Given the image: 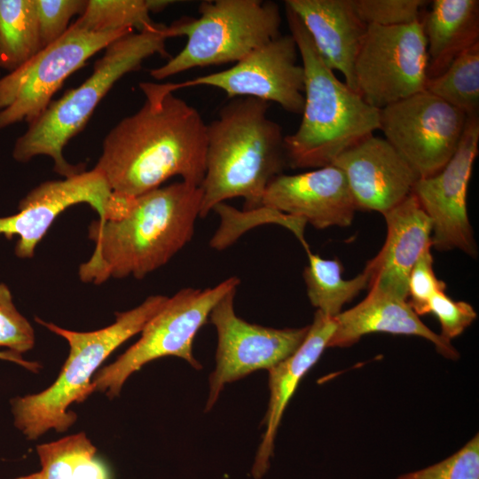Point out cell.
Segmentation results:
<instances>
[{"mask_svg": "<svg viewBox=\"0 0 479 479\" xmlns=\"http://www.w3.org/2000/svg\"><path fill=\"white\" fill-rule=\"evenodd\" d=\"M145 102L105 137L94 169L114 193L137 197L179 176L200 186L206 170L207 124L174 96L172 82H142Z\"/></svg>", "mask_w": 479, "mask_h": 479, "instance_id": "1", "label": "cell"}, {"mask_svg": "<svg viewBox=\"0 0 479 479\" xmlns=\"http://www.w3.org/2000/svg\"><path fill=\"white\" fill-rule=\"evenodd\" d=\"M201 198L200 186L177 182L130 197L117 219L91 222L88 237L95 247L79 267L80 279L95 285L141 279L165 265L192 240Z\"/></svg>", "mask_w": 479, "mask_h": 479, "instance_id": "2", "label": "cell"}, {"mask_svg": "<svg viewBox=\"0 0 479 479\" xmlns=\"http://www.w3.org/2000/svg\"><path fill=\"white\" fill-rule=\"evenodd\" d=\"M270 103L234 98L207 124L206 170L200 217L241 197L244 209L260 207L264 192L287 164L280 126L267 115Z\"/></svg>", "mask_w": 479, "mask_h": 479, "instance_id": "3", "label": "cell"}, {"mask_svg": "<svg viewBox=\"0 0 479 479\" xmlns=\"http://www.w3.org/2000/svg\"><path fill=\"white\" fill-rule=\"evenodd\" d=\"M286 16L304 70V106L297 130L284 137L287 164L292 169L331 165L342 153L380 127V110L362 97L322 60L297 15Z\"/></svg>", "mask_w": 479, "mask_h": 479, "instance_id": "4", "label": "cell"}, {"mask_svg": "<svg viewBox=\"0 0 479 479\" xmlns=\"http://www.w3.org/2000/svg\"><path fill=\"white\" fill-rule=\"evenodd\" d=\"M168 298L161 294L148 296L131 310L115 312L113 324L95 331H72L35 318L38 324L67 342L69 354L49 388L12 400L15 427L28 440H35L51 429L67 431L77 418L69 406L82 403L95 391L92 379L101 364L123 342L140 333Z\"/></svg>", "mask_w": 479, "mask_h": 479, "instance_id": "5", "label": "cell"}, {"mask_svg": "<svg viewBox=\"0 0 479 479\" xmlns=\"http://www.w3.org/2000/svg\"><path fill=\"white\" fill-rule=\"evenodd\" d=\"M165 29V25L155 23L109 43L96 61L90 76L51 101L16 139L14 160L27 162L35 156L46 155L53 161L54 171L64 177L84 171L83 165H73L65 159L64 147L82 130L98 103L119 79L137 70L145 59L154 54L168 56Z\"/></svg>", "mask_w": 479, "mask_h": 479, "instance_id": "6", "label": "cell"}, {"mask_svg": "<svg viewBox=\"0 0 479 479\" xmlns=\"http://www.w3.org/2000/svg\"><path fill=\"white\" fill-rule=\"evenodd\" d=\"M198 10V18L184 17L166 26L168 38L183 35L187 40L181 51L150 71L154 79L194 67L237 63L280 35V10L272 1H204Z\"/></svg>", "mask_w": 479, "mask_h": 479, "instance_id": "7", "label": "cell"}, {"mask_svg": "<svg viewBox=\"0 0 479 479\" xmlns=\"http://www.w3.org/2000/svg\"><path fill=\"white\" fill-rule=\"evenodd\" d=\"M240 283L237 277H230L213 287H186L169 297L161 310L144 326L139 340L95 373L92 379L95 391L105 393L109 398L118 397L132 373L163 357H177L193 368L200 369L201 365L192 355L193 339L216 302Z\"/></svg>", "mask_w": 479, "mask_h": 479, "instance_id": "8", "label": "cell"}, {"mask_svg": "<svg viewBox=\"0 0 479 479\" xmlns=\"http://www.w3.org/2000/svg\"><path fill=\"white\" fill-rule=\"evenodd\" d=\"M134 32H90L74 23L54 43L42 48L17 69L0 78V130L38 118L65 80L96 52Z\"/></svg>", "mask_w": 479, "mask_h": 479, "instance_id": "9", "label": "cell"}, {"mask_svg": "<svg viewBox=\"0 0 479 479\" xmlns=\"http://www.w3.org/2000/svg\"><path fill=\"white\" fill-rule=\"evenodd\" d=\"M427 41L421 20L410 24L367 25L354 67L357 92L381 110L425 90Z\"/></svg>", "mask_w": 479, "mask_h": 479, "instance_id": "10", "label": "cell"}, {"mask_svg": "<svg viewBox=\"0 0 479 479\" xmlns=\"http://www.w3.org/2000/svg\"><path fill=\"white\" fill-rule=\"evenodd\" d=\"M467 120L465 113L424 90L381 109L379 130L423 178L453 156Z\"/></svg>", "mask_w": 479, "mask_h": 479, "instance_id": "11", "label": "cell"}, {"mask_svg": "<svg viewBox=\"0 0 479 479\" xmlns=\"http://www.w3.org/2000/svg\"><path fill=\"white\" fill-rule=\"evenodd\" d=\"M236 290L224 294L208 316L216 330L217 348L206 412L213 407L225 384L282 362L299 348L309 330V326L277 329L243 320L234 310Z\"/></svg>", "mask_w": 479, "mask_h": 479, "instance_id": "12", "label": "cell"}, {"mask_svg": "<svg viewBox=\"0 0 479 479\" xmlns=\"http://www.w3.org/2000/svg\"><path fill=\"white\" fill-rule=\"evenodd\" d=\"M128 199L114 193L103 175L92 169L59 180H50L32 189L19 203V211L0 217V235L7 240L18 236L15 255L32 258L55 219L69 207L86 203L98 215V220L121 217Z\"/></svg>", "mask_w": 479, "mask_h": 479, "instance_id": "13", "label": "cell"}, {"mask_svg": "<svg viewBox=\"0 0 479 479\" xmlns=\"http://www.w3.org/2000/svg\"><path fill=\"white\" fill-rule=\"evenodd\" d=\"M479 115L467 116L459 146L436 174L419 178L412 193L431 224V247L459 249L475 258L477 246L467 207V188L478 154Z\"/></svg>", "mask_w": 479, "mask_h": 479, "instance_id": "14", "label": "cell"}, {"mask_svg": "<svg viewBox=\"0 0 479 479\" xmlns=\"http://www.w3.org/2000/svg\"><path fill=\"white\" fill-rule=\"evenodd\" d=\"M298 55L294 37L280 35L228 69L173 83V87L175 91L192 86L215 87L232 98H254L302 114L304 70L297 63Z\"/></svg>", "mask_w": 479, "mask_h": 479, "instance_id": "15", "label": "cell"}, {"mask_svg": "<svg viewBox=\"0 0 479 479\" xmlns=\"http://www.w3.org/2000/svg\"><path fill=\"white\" fill-rule=\"evenodd\" d=\"M262 206L302 219L317 229L349 226L357 210L343 172L332 164L277 176L267 186Z\"/></svg>", "mask_w": 479, "mask_h": 479, "instance_id": "16", "label": "cell"}, {"mask_svg": "<svg viewBox=\"0 0 479 479\" xmlns=\"http://www.w3.org/2000/svg\"><path fill=\"white\" fill-rule=\"evenodd\" d=\"M332 165L343 172L357 210L381 215L407 198L420 178L385 138L373 134L346 150Z\"/></svg>", "mask_w": 479, "mask_h": 479, "instance_id": "17", "label": "cell"}, {"mask_svg": "<svg viewBox=\"0 0 479 479\" xmlns=\"http://www.w3.org/2000/svg\"><path fill=\"white\" fill-rule=\"evenodd\" d=\"M382 216L387 236L378 255L365 267L370 275L368 288L407 300L410 272L431 247L430 220L412 193Z\"/></svg>", "mask_w": 479, "mask_h": 479, "instance_id": "18", "label": "cell"}, {"mask_svg": "<svg viewBox=\"0 0 479 479\" xmlns=\"http://www.w3.org/2000/svg\"><path fill=\"white\" fill-rule=\"evenodd\" d=\"M300 19L324 63L356 90L354 67L367 25L352 0H286Z\"/></svg>", "mask_w": 479, "mask_h": 479, "instance_id": "19", "label": "cell"}, {"mask_svg": "<svg viewBox=\"0 0 479 479\" xmlns=\"http://www.w3.org/2000/svg\"><path fill=\"white\" fill-rule=\"evenodd\" d=\"M334 318L335 330L327 348L349 347L365 334L387 333L426 339L441 355L450 359L459 356L451 342L445 341L420 320L407 300L389 294L369 290L362 302Z\"/></svg>", "mask_w": 479, "mask_h": 479, "instance_id": "20", "label": "cell"}, {"mask_svg": "<svg viewBox=\"0 0 479 479\" xmlns=\"http://www.w3.org/2000/svg\"><path fill=\"white\" fill-rule=\"evenodd\" d=\"M334 330V318L317 310L299 348L287 358L268 370L270 400L263 420L266 429L253 466L254 478H261L269 468L276 434L286 407L302 377L327 348Z\"/></svg>", "mask_w": 479, "mask_h": 479, "instance_id": "21", "label": "cell"}, {"mask_svg": "<svg viewBox=\"0 0 479 479\" xmlns=\"http://www.w3.org/2000/svg\"><path fill=\"white\" fill-rule=\"evenodd\" d=\"M421 21L427 41L428 79L440 75L479 42L478 0H434Z\"/></svg>", "mask_w": 479, "mask_h": 479, "instance_id": "22", "label": "cell"}, {"mask_svg": "<svg viewBox=\"0 0 479 479\" xmlns=\"http://www.w3.org/2000/svg\"><path fill=\"white\" fill-rule=\"evenodd\" d=\"M308 265L303 271L308 298L317 310L329 318H335L343 306L368 287L370 275L364 271L350 279L342 278L343 267L337 259H325L306 252Z\"/></svg>", "mask_w": 479, "mask_h": 479, "instance_id": "23", "label": "cell"}, {"mask_svg": "<svg viewBox=\"0 0 479 479\" xmlns=\"http://www.w3.org/2000/svg\"><path fill=\"white\" fill-rule=\"evenodd\" d=\"M45 479H110L97 448L84 432L36 446Z\"/></svg>", "mask_w": 479, "mask_h": 479, "instance_id": "24", "label": "cell"}, {"mask_svg": "<svg viewBox=\"0 0 479 479\" xmlns=\"http://www.w3.org/2000/svg\"><path fill=\"white\" fill-rule=\"evenodd\" d=\"M41 49L35 0H0V68L12 72Z\"/></svg>", "mask_w": 479, "mask_h": 479, "instance_id": "25", "label": "cell"}, {"mask_svg": "<svg viewBox=\"0 0 479 479\" xmlns=\"http://www.w3.org/2000/svg\"><path fill=\"white\" fill-rule=\"evenodd\" d=\"M174 3L169 0H89L74 24L95 33L122 29L142 31L155 24L151 20V12H161Z\"/></svg>", "mask_w": 479, "mask_h": 479, "instance_id": "26", "label": "cell"}, {"mask_svg": "<svg viewBox=\"0 0 479 479\" xmlns=\"http://www.w3.org/2000/svg\"><path fill=\"white\" fill-rule=\"evenodd\" d=\"M425 90L467 116L479 112V42L458 55Z\"/></svg>", "mask_w": 479, "mask_h": 479, "instance_id": "27", "label": "cell"}, {"mask_svg": "<svg viewBox=\"0 0 479 479\" xmlns=\"http://www.w3.org/2000/svg\"><path fill=\"white\" fill-rule=\"evenodd\" d=\"M213 210L221 216V225L210 241V247L216 249L227 247L250 227L258 224L274 223L290 230L305 251H310L304 237L307 223L302 219L263 206L255 209L240 211L224 202L216 205Z\"/></svg>", "mask_w": 479, "mask_h": 479, "instance_id": "28", "label": "cell"}, {"mask_svg": "<svg viewBox=\"0 0 479 479\" xmlns=\"http://www.w3.org/2000/svg\"><path fill=\"white\" fill-rule=\"evenodd\" d=\"M356 12L366 25L395 27L422 19L424 0H352Z\"/></svg>", "mask_w": 479, "mask_h": 479, "instance_id": "29", "label": "cell"}, {"mask_svg": "<svg viewBox=\"0 0 479 479\" xmlns=\"http://www.w3.org/2000/svg\"><path fill=\"white\" fill-rule=\"evenodd\" d=\"M397 479H479V435L447 459Z\"/></svg>", "mask_w": 479, "mask_h": 479, "instance_id": "30", "label": "cell"}, {"mask_svg": "<svg viewBox=\"0 0 479 479\" xmlns=\"http://www.w3.org/2000/svg\"><path fill=\"white\" fill-rule=\"evenodd\" d=\"M35 331L15 307L9 287L0 283V347L22 354L35 346Z\"/></svg>", "mask_w": 479, "mask_h": 479, "instance_id": "31", "label": "cell"}, {"mask_svg": "<svg viewBox=\"0 0 479 479\" xmlns=\"http://www.w3.org/2000/svg\"><path fill=\"white\" fill-rule=\"evenodd\" d=\"M86 4V0H35L42 48L60 38L71 19L81 15Z\"/></svg>", "mask_w": 479, "mask_h": 479, "instance_id": "32", "label": "cell"}, {"mask_svg": "<svg viewBox=\"0 0 479 479\" xmlns=\"http://www.w3.org/2000/svg\"><path fill=\"white\" fill-rule=\"evenodd\" d=\"M431 248L428 247L422 252L408 279L407 302L418 316L428 314L433 295L446 289V284L435 274Z\"/></svg>", "mask_w": 479, "mask_h": 479, "instance_id": "33", "label": "cell"}, {"mask_svg": "<svg viewBox=\"0 0 479 479\" xmlns=\"http://www.w3.org/2000/svg\"><path fill=\"white\" fill-rule=\"evenodd\" d=\"M428 313L436 316L441 326L440 335L448 342L460 335L477 317L470 303L454 301L445 291L433 295L429 302Z\"/></svg>", "mask_w": 479, "mask_h": 479, "instance_id": "34", "label": "cell"}, {"mask_svg": "<svg viewBox=\"0 0 479 479\" xmlns=\"http://www.w3.org/2000/svg\"><path fill=\"white\" fill-rule=\"evenodd\" d=\"M0 359L13 362L34 373H37L41 368L39 363L25 360L20 354L11 350L0 351Z\"/></svg>", "mask_w": 479, "mask_h": 479, "instance_id": "35", "label": "cell"}, {"mask_svg": "<svg viewBox=\"0 0 479 479\" xmlns=\"http://www.w3.org/2000/svg\"><path fill=\"white\" fill-rule=\"evenodd\" d=\"M15 479H45L41 472L30 474L28 475L20 476Z\"/></svg>", "mask_w": 479, "mask_h": 479, "instance_id": "36", "label": "cell"}]
</instances>
